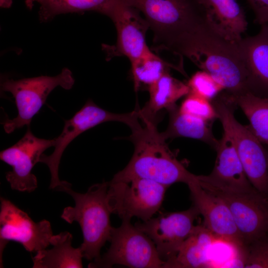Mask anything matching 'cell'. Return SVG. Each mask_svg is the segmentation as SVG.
<instances>
[{
    "instance_id": "29",
    "label": "cell",
    "mask_w": 268,
    "mask_h": 268,
    "mask_svg": "<svg viewBox=\"0 0 268 268\" xmlns=\"http://www.w3.org/2000/svg\"><path fill=\"white\" fill-rule=\"evenodd\" d=\"M253 10L255 21L262 25L268 24V0H247Z\"/></svg>"
},
{
    "instance_id": "7",
    "label": "cell",
    "mask_w": 268,
    "mask_h": 268,
    "mask_svg": "<svg viewBox=\"0 0 268 268\" xmlns=\"http://www.w3.org/2000/svg\"><path fill=\"white\" fill-rule=\"evenodd\" d=\"M168 187L143 178L108 182L107 203L112 213L122 219L136 217L146 221L160 209Z\"/></svg>"
},
{
    "instance_id": "25",
    "label": "cell",
    "mask_w": 268,
    "mask_h": 268,
    "mask_svg": "<svg viewBox=\"0 0 268 268\" xmlns=\"http://www.w3.org/2000/svg\"><path fill=\"white\" fill-rule=\"evenodd\" d=\"M113 0H34L40 4L41 22H48L61 14L95 11L101 13Z\"/></svg>"
},
{
    "instance_id": "15",
    "label": "cell",
    "mask_w": 268,
    "mask_h": 268,
    "mask_svg": "<svg viewBox=\"0 0 268 268\" xmlns=\"http://www.w3.org/2000/svg\"><path fill=\"white\" fill-rule=\"evenodd\" d=\"M188 186L193 204L203 217V225L219 241L231 245L239 255L243 256L246 246L226 204L203 189L199 184L198 177Z\"/></svg>"
},
{
    "instance_id": "1",
    "label": "cell",
    "mask_w": 268,
    "mask_h": 268,
    "mask_svg": "<svg viewBox=\"0 0 268 268\" xmlns=\"http://www.w3.org/2000/svg\"><path fill=\"white\" fill-rule=\"evenodd\" d=\"M137 113L139 119L130 128L129 137L134 144V153L127 166L112 179L140 177L168 187L176 183L188 185L197 180V175L190 172L169 149L157 129L155 119Z\"/></svg>"
},
{
    "instance_id": "32",
    "label": "cell",
    "mask_w": 268,
    "mask_h": 268,
    "mask_svg": "<svg viewBox=\"0 0 268 268\" xmlns=\"http://www.w3.org/2000/svg\"><path fill=\"white\" fill-rule=\"evenodd\" d=\"M267 199H268V196H267Z\"/></svg>"
},
{
    "instance_id": "12",
    "label": "cell",
    "mask_w": 268,
    "mask_h": 268,
    "mask_svg": "<svg viewBox=\"0 0 268 268\" xmlns=\"http://www.w3.org/2000/svg\"><path fill=\"white\" fill-rule=\"evenodd\" d=\"M200 185L226 204L246 246L268 233V200L259 192L236 193Z\"/></svg>"
},
{
    "instance_id": "24",
    "label": "cell",
    "mask_w": 268,
    "mask_h": 268,
    "mask_svg": "<svg viewBox=\"0 0 268 268\" xmlns=\"http://www.w3.org/2000/svg\"><path fill=\"white\" fill-rule=\"evenodd\" d=\"M171 68L183 74V67L164 61L149 49L139 58L131 63V72L135 91L141 87L147 89L158 80Z\"/></svg>"
},
{
    "instance_id": "2",
    "label": "cell",
    "mask_w": 268,
    "mask_h": 268,
    "mask_svg": "<svg viewBox=\"0 0 268 268\" xmlns=\"http://www.w3.org/2000/svg\"><path fill=\"white\" fill-rule=\"evenodd\" d=\"M178 55L209 73L228 95L236 96L249 92L247 72L237 43L220 36L206 20L189 36Z\"/></svg>"
},
{
    "instance_id": "31",
    "label": "cell",
    "mask_w": 268,
    "mask_h": 268,
    "mask_svg": "<svg viewBox=\"0 0 268 268\" xmlns=\"http://www.w3.org/2000/svg\"><path fill=\"white\" fill-rule=\"evenodd\" d=\"M34 0H25V5L27 8L29 10H31L32 9L34 5Z\"/></svg>"
},
{
    "instance_id": "26",
    "label": "cell",
    "mask_w": 268,
    "mask_h": 268,
    "mask_svg": "<svg viewBox=\"0 0 268 268\" xmlns=\"http://www.w3.org/2000/svg\"><path fill=\"white\" fill-rule=\"evenodd\" d=\"M187 84L189 93L209 101L214 99L224 91L223 87L209 73L201 70L195 73Z\"/></svg>"
},
{
    "instance_id": "27",
    "label": "cell",
    "mask_w": 268,
    "mask_h": 268,
    "mask_svg": "<svg viewBox=\"0 0 268 268\" xmlns=\"http://www.w3.org/2000/svg\"><path fill=\"white\" fill-rule=\"evenodd\" d=\"M179 109L183 113L207 121L217 118L216 110L210 101L191 93L186 95Z\"/></svg>"
},
{
    "instance_id": "8",
    "label": "cell",
    "mask_w": 268,
    "mask_h": 268,
    "mask_svg": "<svg viewBox=\"0 0 268 268\" xmlns=\"http://www.w3.org/2000/svg\"><path fill=\"white\" fill-rule=\"evenodd\" d=\"M121 225L113 227L107 251L88 268H111L120 265L132 268H162L165 262L151 239L130 219H123Z\"/></svg>"
},
{
    "instance_id": "23",
    "label": "cell",
    "mask_w": 268,
    "mask_h": 268,
    "mask_svg": "<svg viewBox=\"0 0 268 268\" xmlns=\"http://www.w3.org/2000/svg\"><path fill=\"white\" fill-rule=\"evenodd\" d=\"M228 96L245 115L253 134L264 144L268 145V98L260 97L249 92Z\"/></svg>"
},
{
    "instance_id": "13",
    "label": "cell",
    "mask_w": 268,
    "mask_h": 268,
    "mask_svg": "<svg viewBox=\"0 0 268 268\" xmlns=\"http://www.w3.org/2000/svg\"><path fill=\"white\" fill-rule=\"evenodd\" d=\"M199 214L193 204L184 211L160 212L156 217L138 222L134 225L151 239L160 259L165 263L175 256L190 236Z\"/></svg>"
},
{
    "instance_id": "9",
    "label": "cell",
    "mask_w": 268,
    "mask_h": 268,
    "mask_svg": "<svg viewBox=\"0 0 268 268\" xmlns=\"http://www.w3.org/2000/svg\"><path fill=\"white\" fill-rule=\"evenodd\" d=\"M137 110L126 114L110 112L100 108L92 100L88 99L82 107L69 119L65 121L61 134L55 138L54 151L50 155L44 153L39 162L45 164L51 173L50 188L56 189L63 181L59 177V167L63 153L68 145L83 132L100 124L119 122L131 128L138 120Z\"/></svg>"
},
{
    "instance_id": "6",
    "label": "cell",
    "mask_w": 268,
    "mask_h": 268,
    "mask_svg": "<svg viewBox=\"0 0 268 268\" xmlns=\"http://www.w3.org/2000/svg\"><path fill=\"white\" fill-rule=\"evenodd\" d=\"M75 80L71 70L64 68L54 76L41 75L37 77L13 79L2 77L0 80L2 91L10 92L15 100L17 115L2 123L7 134L25 126H29L34 116L39 111L50 93L57 87L70 89Z\"/></svg>"
},
{
    "instance_id": "14",
    "label": "cell",
    "mask_w": 268,
    "mask_h": 268,
    "mask_svg": "<svg viewBox=\"0 0 268 268\" xmlns=\"http://www.w3.org/2000/svg\"><path fill=\"white\" fill-rule=\"evenodd\" d=\"M52 139L36 137L27 126L24 136L16 143L0 151V159L12 168L6 174V179L12 189L19 192H31L37 187L36 177L31 171L39 162L43 152L54 146Z\"/></svg>"
},
{
    "instance_id": "18",
    "label": "cell",
    "mask_w": 268,
    "mask_h": 268,
    "mask_svg": "<svg viewBox=\"0 0 268 268\" xmlns=\"http://www.w3.org/2000/svg\"><path fill=\"white\" fill-rule=\"evenodd\" d=\"M202 7L210 26L226 40L238 43L247 30L243 8L236 0H197Z\"/></svg>"
},
{
    "instance_id": "20",
    "label": "cell",
    "mask_w": 268,
    "mask_h": 268,
    "mask_svg": "<svg viewBox=\"0 0 268 268\" xmlns=\"http://www.w3.org/2000/svg\"><path fill=\"white\" fill-rule=\"evenodd\" d=\"M72 236L67 231L53 235L50 239L52 248L39 251L33 257L34 268H82L83 256L80 247L71 246Z\"/></svg>"
},
{
    "instance_id": "4",
    "label": "cell",
    "mask_w": 268,
    "mask_h": 268,
    "mask_svg": "<svg viewBox=\"0 0 268 268\" xmlns=\"http://www.w3.org/2000/svg\"><path fill=\"white\" fill-rule=\"evenodd\" d=\"M108 182L94 184L85 193H79L71 189L67 181L56 190L70 195L75 201L74 207L64 208L61 217L69 223L77 222L82 230L83 241L79 247L83 258L96 261L101 257L100 250L109 241L113 227L107 193Z\"/></svg>"
},
{
    "instance_id": "16",
    "label": "cell",
    "mask_w": 268,
    "mask_h": 268,
    "mask_svg": "<svg viewBox=\"0 0 268 268\" xmlns=\"http://www.w3.org/2000/svg\"><path fill=\"white\" fill-rule=\"evenodd\" d=\"M215 150L216 158L211 173L197 175L200 185L236 193L258 192L248 179L232 139L226 132L223 131Z\"/></svg>"
},
{
    "instance_id": "21",
    "label": "cell",
    "mask_w": 268,
    "mask_h": 268,
    "mask_svg": "<svg viewBox=\"0 0 268 268\" xmlns=\"http://www.w3.org/2000/svg\"><path fill=\"white\" fill-rule=\"evenodd\" d=\"M169 121L166 131L161 133L167 140L185 137L201 140L215 149L218 144L209 122L182 112L176 105L168 110Z\"/></svg>"
},
{
    "instance_id": "30",
    "label": "cell",
    "mask_w": 268,
    "mask_h": 268,
    "mask_svg": "<svg viewBox=\"0 0 268 268\" xmlns=\"http://www.w3.org/2000/svg\"><path fill=\"white\" fill-rule=\"evenodd\" d=\"M12 4V0H0V6L3 8H8Z\"/></svg>"
},
{
    "instance_id": "10",
    "label": "cell",
    "mask_w": 268,
    "mask_h": 268,
    "mask_svg": "<svg viewBox=\"0 0 268 268\" xmlns=\"http://www.w3.org/2000/svg\"><path fill=\"white\" fill-rule=\"evenodd\" d=\"M101 14L112 20L117 31L115 44L102 45L107 61L115 57L125 56L131 63L149 49L146 42L149 25L137 9L125 0H113Z\"/></svg>"
},
{
    "instance_id": "3",
    "label": "cell",
    "mask_w": 268,
    "mask_h": 268,
    "mask_svg": "<svg viewBox=\"0 0 268 268\" xmlns=\"http://www.w3.org/2000/svg\"><path fill=\"white\" fill-rule=\"evenodd\" d=\"M137 9L153 33L152 51L174 54L177 47L204 21L197 0H125Z\"/></svg>"
},
{
    "instance_id": "5",
    "label": "cell",
    "mask_w": 268,
    "mask_h": 268,
    "mask_svg": "<svg viewBox=\"0 0 268 268\" xmlns=\"http://www.w3.org/2000/svg\"><path fill=\"white\" fill-rule=\"evenodd\" d=\"M226 95H219L213 105L223 129L231 137L249 181L260 194H268V149L248 126L240 123L234 115L235 106Z\"/></svg>"
},
{
    "instance_id": "17",
    "label": "cell",
    "mask_w": 268,
    "mask_h": 268,
    "mask_svg": "<svg viewBox=\"0 0 268 268\" xmlns=\"http://www.w3.org/2000/svg\"><path fill=\"white\" fill-rule=\"evenodd\" d=\"M237 45L247 72L248 91L268 98V24L261 25L258 34L242 38Z\"/></svg>"
},
{
    "instance_id": "28",
    "label": "cell",
    "mask_w": 268,
    "mask_h": 268,
    "mask_svg": "<svg viewBox=\"0 0 268 268\" xmlns=\"http://www.w3.org/2000/svg\"><path fill=\"white\" fill-rule=\"evenodd\" d=\"M264 236L246 246L243 267L268 268V238Z\"/></svg>"
},
{
    "instance_id": "22",
    "label": "cell",
    "mask_w": 268,
    "mask_h": 268,
    "mask_svg": "<svg viewBox=\"0 0 268 268\" xmlns=\"http://www.w3.org/2000/svg\"><path fill=\"white\" fill-rule=\"evenodd\" d=\"M147 89L149 100L138 111L142 115L154 119L160 111L168 110L176 105L177 100L189 93L187 84L172 77L169 72L163 75Z\"/></svg>"
},
{
    "instance_id": "19",
    "label": "cell",
    "mask_w": 268,
    "mask_h": 268,
    "mask_svg": "<svg viewBox=\"0 0 268 268\" xmlns=\"http://www.w3.org/2000/svg\"><path fill=\"white\" fill-rule=\"evenodd\" d=\"M216 237L204 225L195 226L175 256L166 262L165 268L210 267V251ZM219 241V240H218Z\"/></svg>"
},
{
    "instance_id": "11",
    "label": "cell",
    "mask_w": 268,
    "mask_h": 268,
    "mask_svg": "<svg viewBox=\"0 0 268 268\" xmlns=\"http://www.w3.org/2000/svg\"><path fill=\"white\" fill-rule=\"evenodd\" d=\"M53 235L49 221L43 219L35 222L11 201L0 198V267L2 266L3 252L9 241L20 243L28 252H37L50 245Z\"/></svg>"
}]
</instances>
